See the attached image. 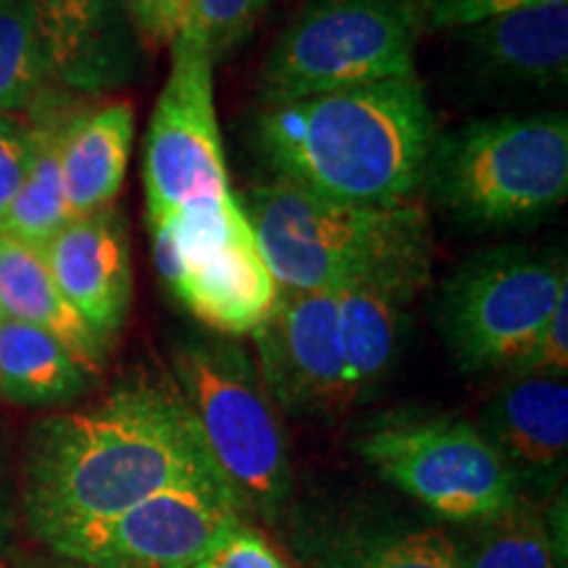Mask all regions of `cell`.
<instances>
[{"label":"cell","mask_w":568,"mask_h":568,"mask_svg":"<svg viewBox=\"0 0 568 568\" xmlns=\"http://www.w3.org/2000/svg\"><path fill=\"white\" fill-rule=\"evenodd\" d=\"M222 479L172 376H132L88 408L42 418L21 458V510L42 545L161 489Z\"/></svg>","instance_id":"1"},{"label":"cell","mask_w":568,"mask_h":568,"mask_svg":"<svg viewBox=\"0 0 568 568\" xmlns=\"http://www.w3.org/2000/svg\"><path fill=\"white\" fill-rule=\"evenodd\" d=\"M437 119L416 77L264 105L253 145L274 180L329 201L400 205L422 190Z\"/></svg>","instance_id":"2"},{"label":"cell","mask_w":568,"mask_h":568,"mask_svg":"<svg viewBox=\"0 0 568 568\" xmlns=\"http://www.w3.org/2000/svg\"><path fill=\"white\" fill-rule=\"evenodd\" d=\"M237 201L280 290L318 293L387 274L429 280V219L414 203H339L282 180L253 184Z\"/></svg>","instance_id":"3"},{"label":"cell","mask_w":568,"mask_h":568,"mask_svg":"<svg viewBox=\"0 0 568 568\" xmlns=\"http://www.w3.org/2000/svg\"><path fill=\"white\" fill-rule=\"evenodd\" d=\"M422 187L471 230L542 219L568 195L566 116H497L437 132Z\"/></svg>","instance_id":"4"},{"label":"cell","mask_w":568,"mask_h":568,"mask_svg":"<svg viewBox=\"0 0 568 568\" xmlns=\"http://www.w3.org/2000/svg\"><path fill=\"white\" fill-rule=\"evenodd\" d=\"M172 379L240 506L276 521L293 495V464L255 361L232 337H184L172 351Z\"/></svg>","instance_id":"5"},{"label":"cell","mask_w":568,"mask_h":568,"mask_svg":"<svg viewBox=\"0 0 568 568\" xmlns=\"http://www.w3.org/2000/svg\"><path fill=\"white\" fill-rule=\"evenodd\" d=\"M422 0H305L258 71L264 105L416 77Z\"/></svg>","instance_id":"6"},{"label":"cell","mask_w":568,"mask_h":568,"mask_svg":"<svg viewBox=\"0 0 568 568\" xmlns=\"http://www.w3.org/2000/svg\"><path fill=\"white\" fill-rule=\"evenodd\" d=\"M148 230L155 272L174 301L213 335L251 337L280 287L237 195L190 203Z\"/></svg>","instance_id":"7"},{"label":"cell","mask_w":568,"mask_h":568,"mask_svg":"<svg viewBox=\"0 0 568 568\" xmlns=\"http://www.w3.org/2000/svg\"><path fill=\"white\" fill-rule=\"evenodd\" d=\"M387 485L458 524H485L518 506V481L479 426L456 416L395 414L355 439Z\"/></svg>","instance_id":"8"},{"label":"cell","mask_w":568,"mask_h":568,"mask_svg":"<svg viewBox=\"0 0 568 568\" xmlns=\"http://www.w3.org/2000/svg\"><path fill=\"white\" fill-rule=\"evenodd\" d=\"M566 295L560 255L529 247L479 253L445 282L439 335L464 374L508 372Z\"/></svg>","instance_id":"9"},{"label":"cell","mask_w":568,"mask_h":568,"mask_svg":"<svg viewBox=\"0 0 568 568\" xmlns=\"http://www.w3.org/2000/svg\"><path fill=\"white\" fill-rule=\"evenodd\" d=\"M213 67L203 40L182 27L142 151L148 224L190 203L232 193L213 101Z\"/></svg>","instance_id":"10"},{"label":"cell","mask_w":568,"mask_h":568,"mask_svg":"<svg viewBox=\"0 0 568 568\" xmlns=\"http://www.w3.org/2000/svg\"><path fill=\"white\" fill-rule=\"evenodd\" d=\"M243 506L224 479H197L161 489L122 514L48 539L53 556L95 568H190Z\"/></svg>","instance_id":"11"},{"label":"cell","mask_w":568,"mask_h":568,"mask_svg":"<svg viewBox=\"0 0 568 568\" xmlns=\"http://www.w3.org/2000/svg\"><path fill=\"white\" fill-rule=\"evenodd\" d=\"M251 337L258 353L255 366L276 408L290 416H332L351 408L335 290H280L274 308Z\"/></svg>","instance_id":"12"},{"label":"cell","mask_w":568,"mask_h":568,"mask_svg":"<svg viewBox=\"0 0 568 568\" xmlns=\"http://www.w3.org/2000/svg\"><path fill=\"white\" fill-rule=\"evenodd\" d=\"M48 82L77 92L122 88L138 74V34L122 0H24Z\"/></svg>","instance_id":"13"},{"label":"cell","mask_w":568,"mask_h":568,"mask_svg":"<svg viewBox=\"0 0 568 568\" xmlns=\"http://www.w3.org/2000/svg\"><path fill=\"white\" fill-rule=\"evenodd\" d=\"M55 287L92 335L111 347L132 305V253L122 213L77 216L42 247Z\"/></svg>","instance_id":"14"},{"label":"cell","mask_w":568,"mask_h":568,"mask_svg":"<svg viewBox=\"0 0 568 568\" xmlns=\"http://www.w3.org/2000/svg\"><path fill=\"white\" fill-rule=\"evenodd\" d=\"M479 432L518 481L558 479L568 453L566 376H508L481 410Z\"/></svg>","instance_id":"15"},{"label":"cell","mask_w":568,"mask_h":568,"mask_svg":"<svg viewBox=\"0 0 568 568\" xmlns=\"http://www.w3.org/2000/svg\"><path fill=\"white\" fill-rule=\"evenodd\" d=\"M422 276H364L335 290L337 337L347 406L364 403L393 372L408 326V308L426 287Z\"/></svg>","instance_id":"16"},{"label":"cell","mask_w":568,"mask_h":568,"mask_svg":"<svg viewBox=\"0 0 568 568\" xmlns=\"http://www.w3.org/2000/svg\"><path fill=\"white\" fill-rule=\"evenodd\" d=\"M489 80L552 90L568 80V3L527 6L458 30Z\"/></svg>","instance_id":"17"},{"label":"cell","mask_w":568,"mask_h":568,"mask_svg":"<svg viewBox=\"0 0 568 568\" xmlns=\"http://www.w3.org/2000/svg\"><path fill=\"white\" fill-rule=\"evenodd\" d=\"M134 145L130 103L74 111L61 134L63 193L71 219L113 209Z\"/></svg>","instance_id":"18"},{"label":"cell","mask_w":568,"mask_h":568,"mask_svg":"<svg viewBox=\"0 0 568 568\" xmlns=\"http://www.w3.org/2000/svg\"><path fill=\"white\" fill-rule=\"evenodd\" d=\"M0 316L45 329L67 345V351L92 376L101 374L109 347L92 335L90 326L55 287L42 251L3 232H0Z\"/></svg>","instance_id":"19"},{"label":"cell","mask_w":568,"mask_h":568,"mask_svg":"<svg viewBox=\"0 0 568 568\" xmlns=\"http://www.w3.org/2000/svg\"><path fill=\"white\" fill-rule=\"evenodd\" d=\"M30 111V166L17 197L0 219V232L42 251L71 222L61 174V134L74 111L61 109L48 90Z\"/></svg>","instance_id":"20"},{"label":"cell","mask_w":568,"mask_h":568,"mask_svg":"<svg viewBox=\"0 0 568 568\" xmlns=\"http://www.w3.org/2000/svg\"><path fill=\"white\" fill-rule=\"evenodd\" d=\"M92 374L45 329L0 318V397L24 408H59L88 393Z\"/></svg>","instance_id":"21"},{"label":"cell","mask_w":568,"mask_h":568,"mask_svg":"<svg viewBox=\"0 0 568 568\" xmlns=\"http://www.w3.org/2000/svg\"><path fill=\"white\" fill-rule=\"evenodd\" d=\"M318 568H464L439 529H355L326 545Z\"/></svg>","instance_id":"22"},{"label":"cell","mask_w":568,"mask_h":568,"mask_svg":"<svg viewBox=\"0 0 568 568\" xmlns=\"http://www.w3.org/2000/svg\"><path fill=\"white\" fill-rule=\"evenodd\" d=\"M48 74L24 0H0V113L30 111Z\"/></svg>","instance_id":"23"},{"label":"cell","mask_w":568,"mask_h":568,"mask_svg":"<svg viewBox=\"0 0 568 568\" xmlns=\"http://www.w3.org/2000/svg\"><path fill=\"white\" fill-rule=\"evenodd\" d=\"M458 550L464 568H556L552 537L542 518L521 506L485 521L471 548L458 545Z\"/></svg>","instance_id":"24"},{"label":"cell","mask_w":568,"mask_h":568,"mask_svg":"<svg viewBox=\"0 0 568 568\" xmlns=\"http://www.w3.org/2000/svg\"><path fill=\"white\" fill-rule=\"evenodd\" d=\"M272 3L274 0H187L182 27H190L203 40L211 61L219 63L251 38Z\"/></svg>","instance_id":"25"},{"label":"cell","mask_w":568,"mask_h":568,"mask_svg":"<svg viewBox=\"0 0 568 568\" xmlns=\"http://www.w3.org/2000/svg\"><path fill=\"white\" fill-rule=\"evenodd\" d=\"M190 568H293L251 524L237 521Z\"/></svg>","instance_id":"26"},{"label":"cell","mask_w":568,"mask_h":568,"mask_svg":"<svg viewBox=\"0 0 568 568\" xmlns=\"http://www.w3.org/2000/svg\"><path fill=\"white\" fill-rule=\"evenodd\" d=\"M566 376L568 374V295L556 305L548 322L537 332L518 358L510 364L508 376Z\"/></svg>","instance_id":"27"},{"label":"cell","mask_w":568,"mask_h":568,"mask_svg":"<svg viewBox=\"0 0 568 568\" xmlns=\"http://www.w3.org/2000/svg\"><path fill=\"white\" fill-rule=\"evenodd\" d=\"M426 30H464L500 13L527 9V6L568 3V0H422Z\"/></svg>","instance_id":"28"},{"label":"cell","mask_w":568,"mask_h":568,"mask_svg":"<svg viewBox=\"0 0 568 568\" xmlns=\"http://www.w3.org/2000/svg\"><path fill=\"white\" fill-rule=\"evenodd\" d=\"M122 3L134 34L148 51L172 48L187 17V0H122Z\"/></svg>","instance_id":"29"},{"label":"cell","mask_w":568,"mask_h":568,"mask_svg":"<svg viewBox=\"0 0 568 568\" xmlns=\"http://www.w3.org/2000/svg\"><path fill=\"white\" fill-rule=\"evenodd\" d=\"M30 126L0 113V219L21 190L27 166H30Z\"/></svg>","instance_id":"30"},{"label":"cell","mask_w":568,"mask_h":568,"mask_svg":"<svg viewBox=\"0 0 568 568\" xmlns=\"http://www.w3.org/2000/svg\"><path fill=\"white\" fill-rule=\"evenodd\" d=\"M11 481H9V468H6L3 447H0V550L6 548V539L11 531Z\"/></svg>","instance_id":"31"},{"label":"cell","mask_w":568,"mask_h":568,"mask_svg":"<svg viewBox=\"0 0 568 568\" xmlns=\"http://www.w3.org/2000/svg\"><path fill=\"white\" fill-rule=\"evenodd\" d=\"M21 568H95V566H88V564H77V560H69V558H38V560H24Z\"/></svg>","instance_id":"32"},{"label":"cell","mask_w":568,"mask_h":568,"mask_svg":"<svg viewBox=\"0 0 568 568\" xmlns=\"http://www.w3.org/2000/svg\"><path fill=\"white\" fill-rule=\"evenodd\" d=\"M0 318H3V316H0Z\"/></svg>","instance_id":"33"}]
</instances>
